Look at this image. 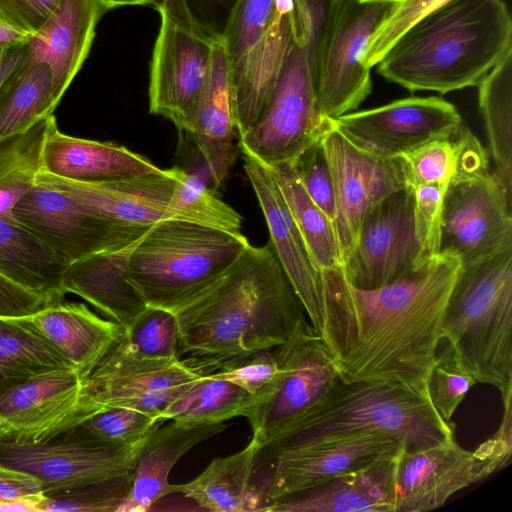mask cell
I'll return each mask as SVG.
<instances>
[{
    "label": "cell",
    "instance_id": "6da1fadb",
    "mask_svg": "<svg viewBox=\"0 0 512 512\" xmlns=\"http://www.w3.org/2000/svg\"><path fill=\"white\" fill-rule=\"evenodd\" d=\"M460 267L458 257L439 253L408 276L370 290L353 287L342 266L322 270L317 333L342 379L395 382L427 392Z\"/></svg>",
    "mask_w": 512,
    "mask_h": 512
},
{
    "label": "cell",
    "instance_id": "7a4b0ae2",
    "mask_svg": "<svg viewBox=\"0 0 512 512\" xmlns=\"http://www.w3.org/2000/svg\"><path fill=\"white\" fill-rule=\"evenodd\" d=\"M173 313L178 354L223 361L281 346L307 321L270 242L249 244L218 279Z\"/></svg>",
    "mask_w": 512,
    "mask_h": 512
},
{
    "label": "cell",
    "instance_id": "3957f363",
    "mask_svg": "<svg viewBox=\"0 0 512 512\" xmlns=\"http://www.w3.org/2000/svg\"><path fill=\"white\" fill-rule=\"evenodd\" d=\"M512 49L504 0H449L412 24L377 63L407 90L445 94L477 86Z\"/></svg>",
    "mask_w": 512,
    "mask_h": 512
},
{
    "label": "cell",
    "instance_id": "277c9868",
    "mask_svg": "<svg viewBox=\"0 0 512 512\" xmlns=\"http://www.w3.org/2000/svg\"><path fill=\"white\" fill-rule=\"evenodd\" d=\"M383 432L406 451L454 441L455 424L434 409L427 392L395 382L343 379L261 453L359 432Z\"/></svg>",
    "mask_w": 512,
    "mask_h": 512
},
{
    "label": "cell",
    "instance_id": "5b68a950",
    "mask_svg": "<svg viewBox=\"0 0 512 512\" xmlns=\"http://www.w3.org/2000/svg\"><path fill=\"white\" fill-rule=\"evenodd\" d=\"M442 329L474 379L512 399V247L461 265Z\"/></svg>",
    "mask_w": 512,
    "mask_h": 512
},
{
    "label": "cell",
    "instance_id": "8992f818",
    "mask_svg": "<svg viewBox=\"0 0 512 512\" xmlns=\"http://www.w3.org/2000/svg\"><path fill=\"white\" fill-rule=\"evenodd\" d=\"M249 244L242 232L163 220L130 250L126 279L147 306L173 312L218 279Z\"/></svg>",
    "mask_w": 512,
    "mask_h": 512
},
{
    "label": "cell",
    "instance_id": "52a82bcc",
    "mask_svg": "<svg viewBox=\"0 0 512 512\" xmlns=\"http://www.w3.org/2000/svg\"><path fill=\"white\" fill-rule=\"evenodd\" d=\"M212 356L152 360L129 355L116 344L80 382L83 421L114 407L136 409L160 419L163 410L196 380L219 369ZM161 420V419H160Z\"/></svg>",
    "mask_w": 512,
    "mask_h": 512
},
{
    "label": "cell",
    "instance_id": "ba28073f",
    "mask_svg": "<svg viewBox=\"0 0 512 512\" xmlns=\"http://www.w3.org/2000/svg\"><path fill=\"white\" fill-rule=\"evenodd\" d=\"M402 448L393 436L369 431L274 453L258 451L253 482L266 511L282 497L392 459Z\"/></svg>",
    "mask_w": 512,
    "mask_h": 512
},
{
    "label": "cell",
    "instance_id": "9c48e42d",
    "mask_svg": "<svg viewBox=\"0 0 512 512\" xmlns=\"http://www.w3.org/2000/svg\"><path fill=\"white\" fill-rule=\"evenodd\" d=\"M156 8L161 21L150 67L149 112L186 131L218 41L197 25L182 0H162Z\"/></svg>",
    "mask_w": 512,
    "mask_h": 512
},
{
    "label": "cell",
    "instance_id": "30bf717a",
    "mask_svg": "<svg viewBox=\"0 0 512 512\" xmlns=\"http://www.w3.org/2000/svg\"><path fill=\"white\" fill-rule=\"evenodd\" d=\"M331 125L319 111L304 48L293 40L267 106L238 146L265 165L293 161Z\"/></svg>",
    "mask_w": 512,
    "mask_h": 512
},
{
    "label": "cell",
    "instance_id": "8fae6325",
    "mask_svg": "<svg viewBox=\"0 0 512 512\" xmlns=\"http://www.w3.org/2000/svg\"><path fill=\"white\" fill-rule=\"evenodd\" d=\"M274 352L278 363L274 389L246 417L251 441L259 449L277 440L342 380L331 353L307 321Z\"/></svg>",
    "mask_w": 512,
    "mask_h": 512
},
{
    "label": "cell",
    "instance_id": "7c38bea8",
    "mask_svg": "<svg viewBox=\"0 0 512 512\" xmlns=\"http://www.w3.org/2000/svg\"><path fill=\"white\" fill-rule=\"evenodd\" d=\"M393 4L387 0H335L316 76L317 102L324 118L350 113L370 95L371 68L363 64V58Z\"/></svg>",
    "mask_w": 512,
    "mask_h": 512
},
{
    "label": "cell",
    "instance_id": "4fadbf2b",
    "mask_svg": "<svg viewBox=\"0 0 512 512\" xmlns=\"http://www.w3.org/2000/svg\"><path fill=\"white\" fill-rule=\"evenodd\" d=\"M145 441L119 446L73 427L42 443L0 438V461L37 477L46 494L131 475Z\"/></svg>",
    "mask_w": 512,
    "mask_h": 512
},
{
    "label": "cell",
    "instance_id": "5bb4252c",
    "mask_svg": "<svg viewBox=\"0 0 512 512\" xmlns=\"http://www.w3.org/2000/svg\"><path fill=\"white\" fill-rule=\"evenodd\" d=\"M10 218L26 227L68 264L136 244L152 227L124 225L95 214L61 191L35 183Z\"/></svg>",
    "mask_w": 512,
    "mask_h": 512
},
{
    "label": "cell",
    "instance_id": "9a60e30c",
    "mask_svg": "<svg viewBox=\"0 0 512 512\" xmlns=\"http://www.w3.org/2000/svg\"><path fill=\"white\" fill-rule=\"evenodd\" d=\"M414 188L394 191L372 205L360 224L353 249L342 268L355 288L370 290L396 282L428 259L416 238Z\"/></svg>",
    "mask_w": 512,
    "mask_h": 512
},
{
    "label": "cell",
    "instance_id": "2e32d148",
    "mask_svg": "<svg viewBox=\"0 0 512 512\" xmlns=\"http://www.w3.org/2000/svg\"><path fill=\"white\" fill-rule=\"evenodd\" d=\"M512 198L490 171L448 185L439 253L467 265L512 247Z\"/></svg>",
    "mask_w": 512,
    "mask_h": 512
},
{
    "label": "cell",
    "instance_id": "e0dca14e",
    "mask_svg": "<svg viewBox=\"0 0 512 512\" xmlns=\"http://www.w3.org/2000/svg\"><path fill=\"white\" fill-rule=\"evenodd\" d=\"M335 128L359 149L399 158L422 145L459 131L456 107L439 97H409L332 119Z\"/></svg>",
    "mask_w": 512,
    "mask_h": 512
},
{
    "label": "cell",
    "instance_id": "ac0fdd59",
    "mask_svg": "<svg viewBox=\"0 0 512 512\" xmlns=\"http://www.w3.org/2000/svg\"><path fill=\"white\" fill-rule=\"evenodd\" d=\"M320 142L334 185L335 231L344 264L368 209L408 185L407 178L401 158H380L359 149L335 128L333 121Z\"/></svg>",
    "mask_w": 512,
    "mask_h": 512
},
{
    "label": "cell",
    "instance_id": "d6986e66",
    "mask_svg": "<svg viewBox=\"0 0 512 512\" xmlns=\"http://www.w3.org/2000/svg\"><path fill=\"white\" fill-rule=\"evenodd\" d=\"M500 469L481 445L469 451L454 440L416 451L402 448L395 458V512L437 509Z\"/></svg>",
    "mask_w": 512,
    "mask_h": 512
},
{
    "label": "cell",
    "instance_id": "ffe728a7",
    "mask_svg": "<svg viewBox=\"0 0 512 512\" xmlns=\"http://www.w3.org/2000/svg\"><path fill=\"white\" fill-rule=\"evenodd\" d=\"M80 382L75 370L60 368L8 389L0 396V438L42 443L81 424Z\"/></svg>",
    "mask_w": 512,
    "mask_h": 512
},
{
    "label": "cell",
    "instance_id": "44dd1931",
    "mask_svg": "<svg viewBox=\"0 0 512 512\" xmlns=\"http://www.w3.org/2000/svg\"><path fill=\"white\" fill-rule=\"evenodd\" d=\"M35 183L61 191L95 214L124 225L151 227L163 220H183L170 168L109 182L76 181L41 171Z\"/></svg>",
    "mask_w": 512,
    "mask_h": 512
},
{
    "label": "cell",
    "instance_id": "7402d4cb",
    "mask_svg": "<svg viewBox=\"0 0 512 512\" xmlns=\"http://www.w3.org/2000/svg\"><path fill=\"white\" fill-rule=\"evenodd\" d=\"M244 169L270 234L275 255L317 332L321 322L322 278L286 201L267 166L239 147Z\"/></svg>",
    "mask_w": 512,
    "mask_h": 512
},
{
    "label": "cell",
    "instance_id": "603a6c76",
    "mask_svg": "<svg viewBox=\"0 0 512 512\" xmlns=\"http://www.w3.org/2000/svg\"><path fill=\"white\" fill-rule=\"evenodd\" d=\"M186 132L205 160L215 188L226 180L239 151L229 69L222 41L215 45L203 89L192 109Z\"/></svg>",
    "mask_w": 512,
    "mask_h": 512
},
{
    "label": "cell",
    "instance_id": "cb8c5ba5",
    "mask_svg": "<svg viewBox=\"0 0 512 512\" xmlns=\"http://www.w3.org/2000/svg\"><path fill=\"white\" fill-rule=\"evenodd\" d=\"M106 12L98 0H61L30 38L31 60L49 68L59 101L86 60L97 23Z\"/></svg>",
    "mask_w": 512,
    "mask_h": 512
},
{
    "label": "cell",
    "instance_id": "d4e9b609",
    "mask_svg": "<svg viewBox=\"0 0 512 512\" xmlns=\"http://www.w3.org/2000/svg\"><path fill=\"white\" fill-rule=\"evenodd\" d=\"M148 158L113 142L62 133L53 120L43 148V169L52 175L83 182H109L159 172Z\"/></svg>",
    "mask_w": 512,
    "mask_h": 512
},
{
    "label": "cell",
    "instance_id": "484cf974",
    "mask_svg": "<svg viewBox=\"0 0 512 512\" xmlns=\"http://www.w3.org/2000/svg\"><path fill=\"white\" fill-rule=\"evenodd\" d=\"M395 458L282 497L269 512H395Z\"/></svg>",
    "mask_w": 512,
    "mask_h": 512
},
{
    "label": "cell",
    "instance_id": "4316f807",
    "mask_svg": "<svg viewBox=\"0 0 512 512\" xmlns=\"http://www.w3.org/2000/svg\"><path fill=\"white\" fill-rule=\"evenodd\" d=\"M226 428L223 422L187 425L176 421L155 428L142 446L131 489L118 512H144L161 498L174 494L175 484L169 483L168 477L177 461Z\"/></svg>",
    "mask_w": 512,
    "mask_h": 512
},
{
    "label": "cell",
    "instance_id": "83f0119b",
    "mask_svg": "<svg viewBox=\"0 0 512 512\" xmlns=\"http://www.w3.org/2000/svg\"><path fill=\"white\" fill-rule=\"evenodd\" d=\"M294 0H277L265 38L254 49L239 77L230 85L239 138L258 121L267 106L294 40Z\"/></svg>",
    "mask_w": 512,
    "mask_h": 512
},
{
    "label": "cell",
    "instance_id": "f1b7e54d",
    "mask_svg": "<svg viewBox=\"0 0 512 512\" xmlns=\"http://www.w3.org/2000/svg\"><path fill=\"white\" fill-rule=\"evenodd\" d=\"M27 318L70 360L81 380L125 332L120 324L101 318L84 303L63 299Z\"/></svg>",
    "mask_w": 512,
    "mask_h": 512
},
{
    "label": "cell",
    "instance_id": "f546056e",
    "mask_svg": "<svg viewBox=\"0 0 512 512\" xmlns=\"http://www.w3.org/2000/svg\"><path fill=\"white\" fill-rule=\"evenodd\" d=\"M134 245L70 263L61 292L81 297L126 330L148 307L126 279V261Z\"/></svg>",
    "mask_w": 512,
    "mask_h": 512
},
{
    "label": "cell",
    "instance_id": "4dcf8cb0",
    "mask_svg": "<svg viewBox=\"0 0 512 512\" xmlns=\"http://www.w3.org/2000/svg\"><path fill=\"white\" fill-rule=\"evenodd\" d=\"M258 451L250 440L239 452L214 458L195 479L175 484V493L183 494L207 511H263L253 482Z\"/></svg>",
    "mask_w": 512,
    "mask_h": 512
},
{
    "label": "cell",
    "instance_id": "1f68e13d",
    "mask_svg": "<svg viewBox=\"0 0 512 512\" xmlns=\"http://www.w3.org/2000/svg\"><path fill=\"white\" fill-rule=\"evenodd\" d=\"M69 264L23 225L0 217V274L35 291L63 298Z\"/></svg>",
    "mask_w": 512,
    "mask_h": 512
},
{
    "label": "cell",
    "instance_id": "d6a6232c",
    "mask_svg": "<svg viewBox=\"0 0 512 512\" xmlns=\"http://www.w3.org/2000/svg\"><path fill=\"white\" fill-rule=\"evenodd\" d=\"M399 158L407 184L413 188L429 183L449 185L489 171L486 150L463 125L454 135L428 142Z\"/></svg>",
    "mask_w": 512,
    "mask_h": 512
},
{
    "label": "cell",
    "instance_id": "836d02e7",
    "mask_svg": "<svg viewBox=\"0 0 512 512\" xmlns=\"http://www.w3.org/2000/svg\"><path fill=\"white\" fill-rule=\"evenodd\" d=\"M60 368L75 370L28 318L0 317V396L40 373Z\"/></svg>",
    "mask_w": 512,
    "mask_h": 512
},
{
    "label": "cell",
    "instance_id": "e575fe53",
    "mask_svg": "<svg viewBox=\"0 0 512 512\" xmlns=\"http://www.w3.org/2000/svg\"><path fill=\"white\" fill-rule=\"evenodd\" d=\"M477 86L479 108L496 165L493 174L512 198V49Z\"/></svg>",
    "mask_w": 512,
    "mask_h": 512
},
{
    "label": "cell",
    "instance_id": "d590c367",
    "mask_svg": "<svg viewBox=\"0 0 512 512\" xmlns=\"http://www.w3.org/2000/svg\"><path fill=\"white\" fill-rule=\"evenodd\" d=\"M276 181L317 269L343 266L333 224L306 192L294 161L266 165Z\"/></svg>",
    "mask_w": 512,
    "mask_h": 512
},
{
    "label": "cell",
    "instance_id": "8d00e7d4",
    "mask_svg": "<svg viewBox=\"0 0 512 512\" xmlns=\"http://www.w3.org/2000/svg\"><path fill=\"white\" fill-rule=\"evenodd\" d=\"M259 403L258 397L211 372L173 400L160 419L187 425L219 423L238 416L247 417Z\"/></svg>",
    "mask_w": 512,
    "mask_h": 512
},
{
    "label": "cell",
    "instance_id": "74e56055",
    "mask_svg": "<svg viewBox=\"0 0 512 512\" xmlns=\"http://www.w3.org/2000/svg\"><path fill=\"white\" fill-rule=\"evenodd\" d=\"M59 102L49 68L30 60L0 89V139L53 115Z\"/></svg>",
    "mask_w": 512,
    "mask_h": 512
},
{
    "label": "cell",
    "instance_id": "f35d334b",
    "mask_svg": "<svg viewBox=\"0 0 512 512\" xmlns=\"http://www.w3.org/2000/svg\"><path fill=\"white\" fill-rule=\"evenodd\" d=\"M54 119L51 115L23 132L0 139V217L10 218L15 204L35 185Z\"/></svg>",
    "mask_w": 512,
    "mask_h": 512
},
{
    "label": "cell",
    "instance_id": "ab89813d",
    "mask_svg": "<svg viewBox=\"0 0 512 512\" xmlns=\"http://www.w3.org/2000/svg\"><path fill=\"white\" fill-rule=\"evenodd\" d=\"M277 0H238L222 43L230 84L241 74L253 50L265 38L273 21Z\"/></svg>",
    "mask_w": 512,
    "mask_h": 512
},
{
    "label": "cell",
    "instance_id": "60d3db41",
    "mask_svg": "<svg viewBox=\"0 0 512 512\" xmlns=\"http://www.w3.org/2000/svg\"><path fill=\"white\" fill-rule=\"evenodd\" d=\"M178 343L174 313L148 306L125 330L116 346L138 358L165 360L179 357Z\"/></svg>",
    "mask_w": 512,
    "mask_h": 512
},
{
    "label": "cell",
    "instance_id": "b9f144b4",
    "mask_svg": "<svg viewBox=\"0 0 512 512\" xmlns=\"http://www.w3.org/2000/svg\"><path fill=\"white\" fill-rule=\"evenodd\" d=\"M132 484V474L72 489L46 493L37 512H118Z\"/></svg>",
    "mask_w": 512,
    "mask_h": 512
},
{
    "label": "cell",
    "instance_id": "7bdbcfd3",
    "mask_svg": "<svg viewBox=\"0 0 512 512\" xmlns=\"http://www.w3.org/2000/svg\"><path fill=\"white\" fill-rule=\"evenodd\" d=\"M162 421L142 411L114 407L101 411L75 426L105 443L132 446L144 442Z\"/></svg>",
    "mask_w": 512,
    "mask_h": 512
},
{
    "label": "cell",
    "instance_id": "ee69618b",
    "mask_svg": "<svg viewBox=\"0 0 512 512\" xmlns=\"http://www.w3.org/2000/svg\"><path fill=\"white\" fill-rule=\"evenodd\" d=\"M476 382L449 344L436 355L427 379V393L442 419L451 421L455 410Z\"/></svg>",
    "mask_w": 512,
    "mask_h": 512
},
{
    "label": "cell",
    "instance_id": "f6af8a7d",
    "mask_svg": "<svg viewBox=\"0 0 512 512\" xmlns=\"http://www.w3.org/2000/svg\"><path fill=\"white\" fill-rule=\"evenodd\" d=\"M214 375L238 385L262 403L272 393L278 376L274 349L226 360Z\"/></svg>",
    "mask_w": 512,
    "mask_h": 512
},
{
    "label": "cell",
    "instance_id": "bcb514c9",
    "mask_svg": "<svg viewBox=\"0 0 512 512\" xmlns=\"http://www.w3.org/2000/svg\"><path fill=\"white\" fill-rule=\"evenodd\" d=\"M449 0H398L372 35L363 58L369 68L377 65L392 44L426 13Z\"/></svg>",
    "mask_w": 512,
    "mask_h": 512
},
{
    "label": "cell",
    "instance_id": "7dc6e473",
    "mask_svg": "<svg viewBox=\"0 0 512 512\" xmlns=\"http://www.w3.org/2000/svg\"><path fill=\"white\" fill-rule=\"evenodd\" d=\"M447 184L429 183L414 188L413 220L416 238L426 259L439 254L443 200Z\"/></svg>",
    "mask_w": 512,
    "mask_h": 512
},
{
    "label": "cell",
    "instance_id": "c3c4849f",
    "mask_svg": "<svg viewBox=\"0 0 512 512\" xmlns=\"http://www.w3.org/2000/svg\"><path fill=\"white\" fill-rule=\"evenodd\" d=\"M293 161L306 192L335 229L337 211L334 185L321 142L308 148Z\"/></svg>",
    "mask_w": 512,
    "mask_h": 512
},
{
    "label": "cell",
    "instance_id": "681fc988",
    "mask_svg": "<svg viewBox=\"0 0 512 512\" xmlns=\"http://www.w3.org/2000/svg\"><path fill=\"white\" fill-rule=\"evenodd\" d=\"M63 298L29 289L0 274V317L27 318Z\"/></svg>",
    "mask_w": 512,
    "mask_h": 512
},
{
    "label": "cell",
    "instance_id": "f907efd6",
    "mask_svg": "<svg viewBox=\"0 0 512 512\" xmlns=\"http://www.w3.org/2000/svg\"><path fill=\"white\" fill-rule=\"evenodd\" d=\"M61 0H0V15L30 38L44 25Z\"/></svg>",
    "mask_w": 512,
    "mask_h": 512
},
{
    "label": "cell",
    "instance_id": "816d5d0a",
    "mask_svg": "<svg viewBox=\"0 0 512 512\" xmlns=\"http://www.w3.org/2000/svg\"><path fill=\"white\" fill-rule=\"evenodd\" d=\"M238 0H182L197 25L220 41L225 35Z\"/></svg>",
    "mask_w": 512,
    "mask_h": 512
},
{
    "label": "cell",
    "instance_id": "f5cc1de1",
    "mask_svg": "<svg viewBox=\"0 0 512 512\" xmlns=\"http://www.w3.org/2000/svg\"><path fill=\"white\" fill-rule=\"evenodd\" d=\"M43 494L42 482L37 477L0 461V500L38 497Z\"/></svg>",
    "mask_w": 512,
    "mask_h": 512
},
{
    "label": "cell",
    "instance_id": "db71d44e",
    "mask_svg": "<svg viewBox=\"0 0 512 512\" xmlns=\"http://www.w3.org/2000/svg\"><path fill=\"white\" fill-rule=\"evenodd\" d=\"M31 60L28 44L0 51V89Z\"/></svg>",
    "mask_w": 512,
    "mask_h": 512
},
{
    "label": "cell",
    "instance_id": "11a10c76",
    "mask_svg": "<svg viewBox=\"0 0 512 512\" xmlns=\"http://www.w3.org/2000/svg\"><path fill=\"white\" fill-rule=\"evenodd\" d=\"M30 37L15 29L0 15V51L27 45Z\"/></svg>",
    "mask_w": 512,
    "mask_h": 512
},
{
    "label": "cell",
    "instance_id": "9f6ffc18",
    "mask_svg": "<svg viewBox=\"0 0 512 512\" xmlns=\"http://www.w3.org/2000/svg\"><path fill=\"white\" fill-rule=\"evenodd\" d=\"M43 495L13 500H0V512H37V505Z\"/></svg>",
    "mask_w": 512,
    "mask_h": 512
},
{
    "label": "cell",
    "instance_id": "6f0895ef",
    "mask_svg": "<svg viewBox=\"0 0 512 512\" xmlns=\"http://www.w3.org/2000/svg\"><path fill=\"white\" fill-rule=\"evenodd\" d=\"M162 0H98L106 11L123 5H153L157 6Z\"/></svg>",
    "mask_w": 512,
    "mask_h": 512
},
{
    "label": "cell",
    "instance_id": "680465c9",
    "mask_svg": "<svg viewBox=\"0 0 512 512\" xmlns=\"http://www.w3.org/2000/svg\"><path fill=\"white\" fill-rule=\"evenodd\" d=\"M361 1H370V0H361ZM387 1H393V2H396L398 0H387Z\"/></svg>",
    "mask_w": 512,
    "mask_h": 512
}]
</instances>
